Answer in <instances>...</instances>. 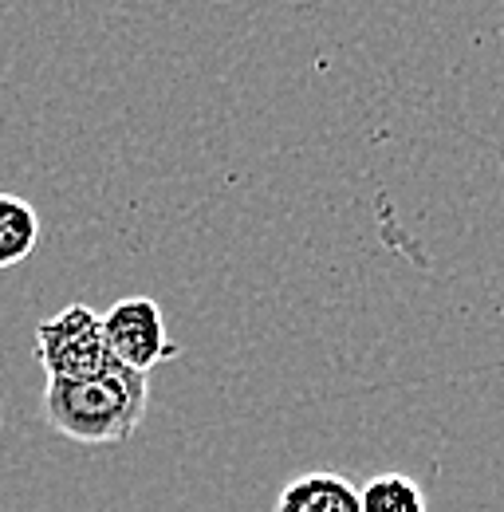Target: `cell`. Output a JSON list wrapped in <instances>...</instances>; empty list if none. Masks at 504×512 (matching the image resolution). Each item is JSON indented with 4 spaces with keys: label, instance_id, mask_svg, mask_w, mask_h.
<instances>
[{
    "label": "cell",
    "instance_id": "1",
    "mask_svg": "<svg viewBox=\"0 0 504 512\" xmlns=\"http://www.w3.org/2000/svg\"><path fill=\"white\" fill-rule=\"evenodd\" d=\"M150 406V383L138 371L111 367L91 379H71V383H48L40 414L44 422L79 442V446H115L126 442Z\"/></svg>",
    "mask_w": 504,
    "mask_h": 512
},
{
    "label": "cell",
    "instance_id": "2",
    "mask_svg": "<svg viewBox=\"0 0 504 512\" xmlns=\"http://www.w3.org/2000/svg\"><path fill=\"white\" fill-rule=\"evenodd\" d=\"M36 363L44 367L48 383H71L111 371L115 359L103 343V316L87 304H67L36 327Z\"/></svg>",
    "mask_w": 504,
    "mask_h": 512
},
{
    "label": "cell",
    "instance_id": "3",
    "mask_svg": "<svg viewBox=\"0 0 504 512\" xmlns=\"http://www.w3.org/2000/svg\"><path fill=\"white\" fill-rule=\"evenodd\" d=\"M103 343L119 367L138 375L178 355V343L166 335V312L150 296H126L111 304L103 312Z\"/></svg>",
    "mask_w": 504,
    "mask_h": 512
},
{
    "label": "cell",
    "instance_id": "4",
    "mask_svg": "<svg viewBox=\"0 0 504 512\" xmlns=\"http://www.w3.org/2000/svg\"><path fill=\"white\" fill-rule=\"evenodd\" d=\"M276 512H359V489L343 473H300L280 489Z\"/></svg>",
    "mask_w": 504,
    "mask_h": 512
},
{
    "label": "cell",
    "instance_id": "5",
    "mask_svg": "<svg viewBox=\"0 0 504 512\" xmlns=\"http://www.w3.org/2000/svg\"><path fill=\"white\" fill-rule=\"evenodd\" d=\"M36 245H40V213L16 193H0V268L28 260Z\"/></svg>",
    "mask_w": 504,
    "mask_h": 512
},
{
    "label": "cell",
    "instance_id": "6",
    "mask_svg": "<svg viewBox=\"0 0 504 512\" xmlns=\"http://www.w3.org/2000/svg\"><path fill=\"white\" fill-rule=\"evenodd\" d=\"M359 512H426V493L406 473H378L359 489Z\"/></svg>",
    "mask_w": 504,
    "mask_h": 512
}]
</instances>
